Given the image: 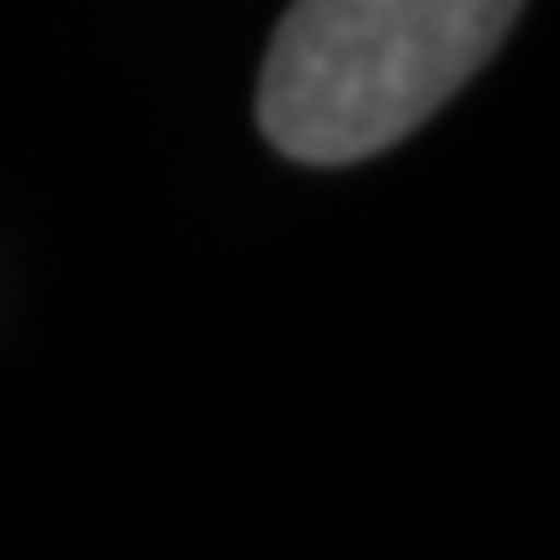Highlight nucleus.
<instances>
[{
    "label": "nucleus",
    "instance_id": "obj_1",
    "mask_svg": "<svg viewBox=\"0 0 560 560\" xmlns=\"http://www.w3.org/2000/svg\"><path fill=\"white\" fill-rule=\"evenodd\" d=\"M523 0H293L261 62L256 119L293 162H361L467 88Z\"/></svg>",
    "mask_w": 560,
    "mask_h": 560
}]
</instances>
